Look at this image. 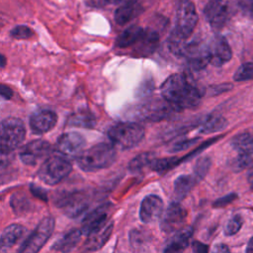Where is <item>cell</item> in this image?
I'll use <instances>...</instances> for the list:
<instances>
[{
	"label": "cell",
	"instance_id": "cell-1",
	"mask_svg": "<svg viewBox=\"0 0 253 253\" xmlns=\"http://www.w3.org/2000/svg\"><path fill=\"white\" fill-rule=\"evenodd\" d=\"M161 95L175 111L194 108L201 102V92L184 73L170 75L161 85Z\"/></svg>",
	"mask_w": 253,
	"mask_h": 253
},
{
	"label": "cell",
	"instance_id": "cell-2",
	"mask_svg": "<svg viewBox=\"0 0 253 253\" xmlns=\"http://www.w3.org/2000/svg\"><path fill=\"white\" fill-rule=\"evenodd\" d=\"M116 158V147L112 143L101 142L84 150L77 158V163L83 171L95 172L111 166Z\"/></svg>",
	"mask_w": 253,
	"mask_h": 253
},
{
	"label": "cell",
	"instance_id": "cell-3",
	"mask_svg": "<svg viewBox=\"0 0 253 253\" xmlns=\"http://www.w3.org/2000/svg\"><path fill=\"white\" fill-rule=\"evenodd\" d=\"M108 136L115 147L128 149L142 140L144 128L135 123H118L110 127Z\"/></svg>",
	"mask_w": 253,
	"mask_h": 253
},
{
	"label": "cell",
	"instance_id": "cell-4",
	"mask_svg": "<svg viewBox=\"0 0 253 253\" xmlns=\"http://www.w3.org/2000/svg\"><path fill=\"white\" fill-rule=\"evenodd\" d=\"M72 166L69 159L60 154L49 155L41 165L38 177L47 185H55L62 181L71 171Z\"/></svg>",
	"mask_w": 253,
	"mask_h": 253
},
{
	"label": "cell",
	"instance_id": "cell-5",
	"mask_svg": "<svg viewBox=\"0 0 253 253\" xmlns=\"http://www.w3.org/2000/svg\"><path fill=\"white\" fill-rule=\"evenodd\" d=\"M26 129L23 122L18 118H6L1 122L0 148L2 155L15 150L24 140Z\"/></svg>",
	"mask_w": 253,
	"mask_h": 253
},
{
	"label": "cell",
	"instance_id": "cell-6",
	"mask_svg": "<svg viewBox=\"0 0 253 253\" xmlns=\"http://www.w3.org/2000/svg\"><path fill=\"white\" fill-rule=\"evenodd\" d=\"M53 228L54 219L51 216L42 218L20 246L17 253H38L50 237Z\"/></svg>",
	"mask_w": 253,
	"mask_h": 253
},
{
	"label": "cell",
	"instance_id": "cell-7",
	"mask_svg": "<svg viewBox=\"0 0 253 253\" xmlns=\"http://www.w3.org/2000/svg\"><path fill=\"white\" fill-rule=\"evenodd\" d=\"M198 22V15L194 3L190 0H183L178 7L176 24L172 31L176 36L188 40L193 34Z\"/></svg>",
	"mask_w": 253,
	"mask_h": 253
},
{
	"label": "cell",
	"instance_id": "cell-8",
	"mask_svg": "<svg viewBox=\"0 0 253 253\" xmlns=\"http://www.w3.org/2000/svg\"><path fill=\"white\" fill-rule=\"evenodd\" d=\"M89 196L85 191H72L62 193L56 198V207L69 217H76L84 212L89 206Z\"/></svg>",
	"mask_w": 253,
	"mask_h": 253
},
{
	"label": "cell",
	"instance_id": "cell-9",
	"mask_svg": "<svg viewBox=\"0 0 253 253\" xmlns=\"http://www.w3.org/2000/svg\"><path fill=\"white\" fill-rule=\"evenodd\" d=\"M230 0H210L204 10L209 24L215 30L221 29L230 16Z\"/></svg>",
	"mask_w": 253,
	"mask_h": 253
},
{
	"label": "cell",
	"instance_id": "cell-10",
	"mask_svg": "<svg viewBox=\"0 0 253 253\" xmlns=\"http://www.w3.org/2000/svg\"><path fill=\"white\" fill-rule=\"evenodd\" d=\"M85 139L84 137L74 131L65 132L61 134L56 142V150L58 154L64 156L67 159L78 158L80 154L84 151Z\"/></svg>",
	"mask_w": 253,
	"mask_h": 253
},
{
	"label": "cell",
	"instance_id": "cell-11",
	"mask_svg": "<svg viewBox=\"0 0 253 253\" xmlns=\"http://www.w3.org/2000/svg\"><path fill=\"white\" fill-rule=\"evenodd\" d=\"M50 152L51 145L47 141L37 139L24 145L19 152V157L26 165H36L42 158L48 157Z\"/></svg>",
	"mask_w": 253,
	"mask_h": 253
},
{
	"label": "cell",
	"instance_id": "cell-12",
	"mask_svg": "<svg viewBox=\"0 0 253 253\" xmlns=\"http://www.w3.org/2000/svg\"><path fill=\"white\" fill-rule=\"evenodd\" d=\"M186 216L187 212L179 203H171L161 218V230L166 233L178 231L179 229L183 228L182 225L186 220Z\"/></svg>",
	"mask_w": 253,
	"mask_h": 253
},
{
	"label": "cell",
	"instance_id": "cell-13",
	"mask_svg": "<svg viewBox=\"0 0 253 253\" xmlns=\"http://www.w3.org/2000/svg\"><path fill=\"white\" fill-rule=\"evenodd\" d=\"M210 63L213 66H221L228 62L232 56L231 48L225 38L214 36L208 44Z\"/></svg>",
	"mask_w": 253,
	"mask_h": 253
},
{
	"label": "cell",
	"instance_id": "cell-14",
	"mask_svg": "<svg viewBox=\"0 0 253 253\" xmlns=\"http://www.w3.org/2000/svg\"><path fill=\"white\" fill-rule=\"evenodd\" d=\"M114 228V222L112 220H108L101 227L92 231L87 235L86 240L82 244L80 248L81 253H91L99 250L110 238L112 231Z\"/></svg>",
	"mask_w": 253,
	"mask_h": 253
},
{
	"label": "cell",
	"instance_id": "cell-15",
	"mask_svg": "<svg viewBox=\"0 0 253 253\" xmlns=\"http://www.w3.org/2000/svg\"><path fill=\"white\" fill-rule=\"evenodd\" d=\"M112 204L106 203L95 210H93L91 212H89L81 223V231L83 234L88 235L92 231L96 230L97 228L101 227L103 224H105L108 221V215L109 211L111 210Z\"/></svg>",
	"mask_w": 253,
	"mask_h": 253
},
{
	"label": "cell",
	"instance_id": "cell-16",
	"mask_svg": "<svg viewBox=\"0 0 253 253\" xmlns=\"http://www.w3.org/2000/svg\"><path fill=\"white\" fill-rule=\"evenodd\" d=\"M57 122L56 114L48 109H42L35 112L30 118V126L34 133L42 134L54 127Z\"/></svg>",
	"mask_w": 253,
	"mask_h": 253
},
{
	"label": "cell",
	"instance_id": "cell-17",
	"mask_svg": "<svg viewBox=\"0 0 253 253\" xmlns=\"http://www.w3.org/2000/svg\"><path fill=\"white\" fill-rule=\"evenodd\" d=\"M163 212V201L156 195L146 196L139 209V218L144 223H149L158 219Z\"/></svg>",
	"mask_w": 253,
	"mask_h": 253
},
{
	"label": "cell",
	"instance_id": "cell-18",
	"mask_svg": "<svg viewBox=\"0 0 253 253\" xmlns=\"http://www.w3.org/2000/svg\"><path fill=\"white\" fill-rule=\"evenodd\" d=\"M173 111L175 109L163 99V101H153L144 105L141 116L150 121H160L167 118Z\"/></svg>",
	"mask_w": 253,
	"mask_h": 253
},
{
	"label": "cell",
	"instance_id": "cell-19",
	"mask_svg": "<svg viewBox=\"0 0 253 253\" xmlns=\"http://www.w3.org/2000/svg\"><path fill=\"white\" fill-rule=\"evenodd\" d=\"M192 235L193 228L190 226L179 229L167 242L163 253H183L188 247L189 240Z\"/></svg>",
	"mask_w": 253,
	"mask_h": 253
},
{
	"label": "cell",
	"instance_id": "cell-20",
	"mask_svg": "<svg viewBox=\"0 0 253 253\" xmlns=\"http://www.w3.org/2000/svg\"><path fill=\"white\" fill-rule=\"evenodd\" d=\"M82 234L81 229H72L55 241L51 249L61 253H69L77 246Z\"/></svg>",
	"mask_w": 253,
	"mask_h": 253
},
{
	"label": "cell",
	"instance_id": "cell-21",
	"mask_svg": "<svg viewBox=\"0 0 253 253\" xmlns=\"http://www.w3.org/2000/svg\"><path fill=\"white\" fill-rule=\"evenodd\" d=\"M142 7L136 1L121 5L115 12V21L118 25H126L142 12Z\"/></svg>",
	"mask_w": 253,
	"mask_h": 253
},
{
	"label": "cell",
	"instance_id": "cell-22",
	"mask_svg": "<svg viewBox=\"0 0 253 253\" xmlns=\"http://www.w3.org/2000/svg\"><path fill=\"white\" fill-rule=\"evenodd\" d=\"M25 232V227L21 224L13 223L7 226L1 234V252L13 247Z\"/></svg>",
	"mask_w": 253,
	"mask_h": 253
},
{
	"label": "cell",
	"instance_id": "cell-23",
	"mask_svg": "<svg viewBox=\"0 0 253 253\" xmlns=\"http://www.w3.org/2000/svg\"><path fill=\"white\" fill-rule=\"evenodd\" d=\"M144 30L139 26H130L126 29L117 39L116 46L120 48H125L136 44L141 39Z\"/></svg>",
	"mask_w": 253,
	"mask_h": 253
},
{
	"label": "cell",
	"instance_id": "cell-24",
	"mask_svg": "<svg viewBox=\"0 0 253 253\" xmlns=\"http://www.w3.org/2000/svg\"><path fill=\"white\" fill-rule=\"evenodd\" d=\"M231 146L239 155L250 156L253 153V136L248 132L239 133L232 138Z\"/></svg>",
	"mask_w": 253,
	"mask_h": 253
},
{
	"label": "cell",
	"instance_id": "cell-25",
	"mask_svg": "<svg viewBox=\"0 0 253 253\" xmlns=\"http://www.w3.org/2000/svg\"><path fill=\"white\" fill-rule=\"evenodd\" d=\"M197 179L191 175H181L174 181V195L176 199L183 200L197 183Z\"/></svg>",
	"mask_w": 253,
	"mask_h": 253
},
{
	"label": "cell",
	"instance_id": "cell-26",
	"mask_svg": "<svg viewBox=\"0 0 253 253\" xmlns=\"http://www.w3.org/2000/svg\"><path fill=\"white\" fill-rule=\"evenodd\" d=\"M159 42V36L158 34L150 29L144 30V33L139 40L137 44V50L141 54H146L154 51Z\"/></svg>",
	"mask_w": 253,
	"mask_h": 253
},
{
	"label": "cell",
	"instance_id": "cell-27",
	"mask_svg": "<svg viewBox=\"0 0 253 253\" xmlns=\"http://www.w3.org/2000/svg\"><path fill=\"white\" fill-rule=\"evenodd\" d=\"M226 121L219 115H210L200 123V131L203 133H211L223 129L226 126Z\"/></svg>",
	"mask_w": 253,
	"mask_h": 253
},
{
	"label": "cell",
	"instance_id": "cell-28",
	"mask_svg": "<svg viewBox=\"0 0 253 253\" xmlns=\"http://www.w3.org/2000/svg\"><path fill=\"white\" fill-rule=\"evenodd\" d=\"M154 160L153 154L150 152H144L140 153L137 156H135L133 159L130 160L128 163V170L131 173H137L141 171L145 166L151 164V162Z\"/></svg>",
	"mask_w": 253,
	"mask_h": 253
},
{
	"label": "cell",
	"instance_id": "cell-29",
	"mask_svg": "<svg viewBox=\"0 0 253 253\" xmlns=\"http://www.w3.org/2000/svg\"><path fill=\"white\" fill-rule=\"evenodd\" d=\"M177 162H178V159L176 157L154 159L150 164V168L153 171H156L158 173H163L173 168L177 164Z\"/></svg>",
	"mask_w": 253,
	"mask_h": 253
},
{
	"label": "cell",
	"instance_id": "cell-30",
	"mask_svg": "<svg viewBox=\"0 0 253 253\" xmlns=\"http://www.w3.org/2000/svg\"><path fill=\"white\" fill-rule=\"evenodd\" d=\"M148 240V235L138 229H132L129 232V243L133 249H141Z\"/></svg>",
	"mask_w": 253,
	"mask_h": 253
},
{
	"label": "cell",
	"instance_id": "cell-31",
	"mask_svg": "<svg viewBox=\"0 0 253 253\" xmlns=\"http://www.w3.org/2000/svg\"><path fill=\"white\" fill-rule=\"evenodd\" d=\"M253 78V63L245 62L241 64L233 75L235 81H246Z\"/></svg>",
	"mask_w": 253,
	"mask_h": 253
},
{
	"label": "cell",
	"instance_id": "cell-32",
	"mask_svg": "<svg viewBox=\"0 0 253 253\" xmlns=\"http://www.w3.org/2000/svg\"><path fill=\"white\" fill-rule=\"evenodd\" d=\"M211 166V159L209 157L200 158L194 167V177L199 182L208 173Z\"/></svg>",
	"mask_w": 253,
	"mask_h": 253
},
{
	"label": "cell",
	"instance_id": "cell-33",
	"mask_svg": "<svg viewBox=\"0 0 253 253\" xmlns=\"http://www.w3.org/2000/svg\"><path fill=\"white\" fill-rule=\"evenodd\" d=\"M69 125L76 126L91 127L95 125V120L90 115L78 114V115H74V116H72V118H70Z\"/></svg>",
	"mask_w": 253,
	"mask_h": 253
},
{
	"label": "cell",
	"instance_id": "cell-34",
	"mask_svg": "<svg viewBox=\"0 0 253 253\" xmlns=\"http://www.w3.org/2000/svg\"><path fill=\"white\" fill-rule=\"evenodd\" d=\"M11 207L13 211L18 213L26 211L29 209L30 204L25 197L20 196L19 194H14L11 198Z\"/></svg>",
	"mask_w": 253,
	"mask_h": 253
},
{
	"label": "cell",
	"instance_id": "cell-35",
	"mask_svg": "<svg viewBox=\"0 0 253 253\" xmlns=\"http://www.w3.org/2000/svg\"><path fill=\"white\" fill-rule=\"evenodd\" d=\"M241 226H242V217L240 215L236 214V215L232 216L226 223L225 228H224V233L227 236L233 235L240 229Z\"/></svg>",
	"mask_w": 253,
	"mask_h": 253
},
{
	"label": "cell",
	"instance_id": "cell-36",
	"mask_svg": "<svg viewBox=\"0 0 253 253\" xmlns=\"http://www.w3.org/2000/svg\"><path fill=\"white\" fill-rule=\"evenodd\" d=\"M10 35L12 38L17 39V40H24V39H29L33 35V31L27 27V26H17L13 28L10 32Z\"/></svg>",
	"mask_w": 253,
	"mask_h": 253
},
{
	"label": "cell",
	"instance_id": "cell-37",
	"mask_svg": "<svg viewBox=\"0 0 253 253\" xmlns=\"http://www.w3.org/2000/svg\"><path fill=\"white\" fill-rule=\"evenodd\" d=\"M238 7L245 17L253 19V0H238Z\"/></svg>",
	"mask_w": 253,
	"mask_h": 253
},
{
	"label": "cell",
	"instance_id": "cell-38",
	"mask_svg": "<svg viewBox=\"0 0 253 253\" xmlns=\"http://www.w3.org/2000/svg\"><path fill=\"white\" fill-rule=\"evenodd\" d=\"M196 141H197V138L179 141V142H177V143H175V144L173 145V147L171 148V150H170V151H171V152H178V151L184 150V149L188 148L189 146H191L192 144H194Z\"/></svg>",
	"mask_w": 253,
	"mask_h": 253
},
{
	"label": "cell",
	"instance_id": "cell-39",
	"mask_svg": "<svg viewBox=\"0 0 253 253\" xmlns=\"http://www.w3.org/2000/svg\"><path fill=\"white\" fill-rule=\"evenodd\" d=\"M235 198H236V195H235V194L226 195V196H224V197L219 198L218 200H216V201L213 203V207H214V208H221V207H224V206L228 205L229 203H231Z\"/></svg>",
	"mask_w": 253,
	"mask_h": 253
},
{
	"label": "cell",
	"instance_id": "cell-40",
	"mask_svg": "<svg viewBox=\"0 0 253 253\" xmlns=\"http://www.w3.org/2000/svg\"><path fill=\"white\" fill-rule=\"evenodd\" d=\"M250 163V157L246 155H239L233 162V167L238 170L245 168Z\"/></svg>",
	"mask_w": 253,
	"mask_h": 253
},
{
	"label": "cell",
	"instance_id": "cell-41",
	"mask_svg": "<svg viewBox=\"0 0 253 253\" xmlns=\"http://www.w3.org/2000/svg\"><path fill=\"white\" fill-rule=\"evenodd\" d=\"M193 253H209V246L200 241H194L192 243Z\"/></svg>",
	"mask_w": 253,
	"mask_h": 253
},
{
	"label": "cell",
	"instance_id": "cell-42",
	"mask_svg": "<svg viewBox=\"0 0 253 253\" xmlns=\"http://www.w3.org/2000/svg\"><path fill=\"white\" fill-rule=\"evenodd\" d=\"M31 191L33 192V194L35 196H37L38 198L42 199V201H44V202L47 201V196H46V193H45V191L43 189H42L40 187H37L35 185H31Z\"/></svg>",
	"mask_w": 253,
	"mask_h": 253
},
{
	"label": "cell",
	"instance_id": "cell-43",
	"mask_svg": "<svg viewBox=\"0 0 253 253\" xmlns=\"http://www.w3.org/2000/svg\"><path fill=\"white\" fill-rule=\"evenodd\" d=\"M0 93H1V96H2L4 99H6V100L11 99V98H12V96H13V92H12V90H11L8 86H6L5 84H1Z\"/></svg>",
	"mask_w": 253,
	"mask_h": 253
},
{
	"label": "cell",
	"instance_id": "cell-44",
	"mask_svg": "<svg viewBox=\"0 0 253 253\" xmlns=\"http://www.w3.org/2000/svg\"><path fill=\"white\" fill-rule=\"evenodd\" d=\"M211 253H230V251L225 244H216L213 247Z\"/></svg>",
	"mask_w": 253,
	"mask_h": 253
},
{
	"label": "cell",
	"instance_id": "cell-45",
	"mask_svg": "<svg viewBox=\"0 0 253 253\" xmlns=\"http://www.w3.org/2000/svg\"><path fill=\"white\" fill-rule=\"evenodd\" d=\"M136 0H103V2L105 3H110V4H114V5H124V4H127L130 2H135Z\"/></svg>",
	"mask_w": 253,
	"mask_h": 253
},
{
	"label": "cell",
	"instance_id": "cell-46",
	"mask_svg": "<svg viewBox=\"0 0 253 253\" xmlns=\"http://www.w3.org/2000/svg\"><path fill=\"white\" fill-rule=\"evenodd\" d=\"M246 253H253V237H251V239L248 242V245L246 248Z\"/></svg>",
	"mask_w": 253,
	"mask_h": 253
},
{
	"label": "cell",
	"instance_id": "cell-47",
	"mask_svg": "<svg viewBox=\"0 0 253 253\" xmlns=\"http://www.w3.org/2000/svg\"><path fill=\"white\" fill-rule=\"evenodd\" d=\"M1 67L3 68L4 66H5V61H6V59H5V57H4V55H2V59H1Z\"/></svg>",
	"mask_w": 253,
	"mask_h": 253
},
{
	"label": "cell",
	"instance_id": "cell-48",
	"mask_svg": "<svg viewBox=\"0 0 253 253\" xmlns=\"http://www.w3.org/2000/svg\"><path fill=\"white\" fill-rule=\"evenodd\" d=\"M249 181H250V183L253 185V172L250 174V176H249Z\"/></svg>",
	"mask_w": 253,
	"mask_h": 253
}]
</instances>
